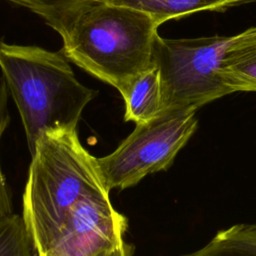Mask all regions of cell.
Masks as SVG:
<instances>
[{"instance_id":"obj_1","label":"cell","mask_w":256,"mask_h":256,"mask_svg":"<svg viewBox=\"0 0 256 256\" xmlns=\"http://www.w3.org/2000/svg\"><path fill=\"white\" fill-rule=\"evenodd\" d=\"M31 158L22 217L37 256H109L121 247L127 218L77 129L44 133Z\"/></svg>"},{"instance_id":"obj_2","label":"cell","mask_w":256,"mask_h":256,"mask_svg":"<svg viewBox=\"0 0 256 256\" xmlns=\"http://www.w3.org/2000/svg\"><path fill=\"white\" fill-rule=\"evenodd\" d=\"M0 69L31 155L44 133L77 129L84 108L98 93L78 81L62 51L0 39Z\"/></svg>"},{"instance_id":"obj_3","label":"cell","mask_w":256,"mask_h":256,"mask_svg":"<svg viewBox=\"0 0 256 256\" xmlns=\"http://www.w3.org/2000/svg\"><path fill=\"white\" fill-rule=\"evenodd\" d=\"M158 27L147 13L95 1L76 19L63 40L62 52L121 94L154 65Z\"/></svg>"},{"instance_id":"obj_4","label":"cell","mask_w":256,"mask_h":256,"mask_svg":"<svg viewBox=\"0 0 256 256\" xmlns=\"http://www.w3.org/2000/svg\"><path fill=\"white\" fill-rule=\"evenodd\" d=\"M230 37L168 39L157 36L153 62L159 69L164 110H194L231 94L219 75Z\"/></svg>"},{"instance_id":"obj_5","label":"cell","mask_w":256,"mask_h":256,"mask_svg":"<svg viewBox=\"0 0 256 256\" xmlns=\"http://www.w3.org/2000/svg\"><path fill=\"white\" fill-rule=\"evenodd\" d=\"M198 127L194 110H164L135 129L110 154L96 158L108 190L126 189L167 170Z\"/></svg>"},{"instance_id":"obj_6","label":"cell","mask_w":256,"mask_h":256,"mask_svg":"<svg viewBox=\"0 0 256 256\" xmlns=\"http://www.w3.org/2000/svg\"><path fill=\"white\" fill-rule=\"evenodd\" d=\"M219 75L234 92H256V26L230 36Z\"/></svg>"},{"instance_id":"obj_7","label":"cell","mask_w":256,"mask_h":256,"mask_svg":"<svg viewBox=\"0 0 256 256\" xmlns=\"http://www.w3.org/2000/svg\"><path fill=\"white\" fill-rule=\"evenodd\" d=\"M125 103V121L147 122L164 111L160 73L154 64L138 75L121 93Z\"/></svg>"},{"instance_id":"obj_8","label":"cell","mask_w":256,"mask_h":256,"mask_svg":"<svg viewBox=\"0 0 256 256\" xmlns=\"http://www.w3.org/2000/svg\"><path fill=\"white\" fill-rule=\"evenodd\" d=\"M125 6L147 13L160 26L164 22L200 11H224L230 7L256 0H94Z\"/></svg>"},{"instance_id":"obj_9","label":"cell","mask_w":256,"mask_h":256,"mask_svg":"<svg viewBox=\"0 0 256 256\" xmlns=\"http://www.w3.org/2000/svg\"><path fill=\"white\" fill-rule=\"evenodd\" d=\"M181 256H256V223L220 230L203 247Z\"/></svg>"},{"instance_id":"obj_10","label":"cell","mask_w":256,"mask_h":256,"mask_svg":"<svg viewBox=\"0 0 256 256\" xmlns=\"http://www.w3.org/2000/svg\"><path fill=\"white\" fill-rule=\"evenodd\" d=\"M28 8L54 29L62 40L69 35L76 19L94 0H8Z\"/></svg>"},{"instance_id":"obj_11","label":"cell","mask_w":256,"mask_h":256,"mask_svg":"<svg viewBox=\"0 0 256 256\" xmlns=\"http://www.w3.org/2000/svg\"><path fill=\"white\" fill-rule=\"evenodd\" d=\"M0 256H37L23 217L0 216Z\"/></svg>"},{"instance_id":"obj_12","label":"cell","mask_w":256,"mask_h":256,"mask_svg":"<svg viewBox=\"0 0 256 256\" xmlns=\"http://www.w3.org/2000/svg\"><path fill=\"white\" fill-rule=\"evenodd\" d=\"M9 90L3 76H0V140L10 122L8 111ZM12 213V200L0 162V216Z\"/></svg>"},{"instance_id":"obj_13","label":"cell","mask_w":256,"mask_h":256,"mask_svg":"<svg viewBox=\"0 0 256 256\" xmlns=\"http://www.w3.org/2000/svg\"><path fill=\"white\" fill-rule=\"evenodd\" d=\"M134 255V246L124 242L121 247L112 252L109 256H133Z\"/></svg>"}]
</instances>
